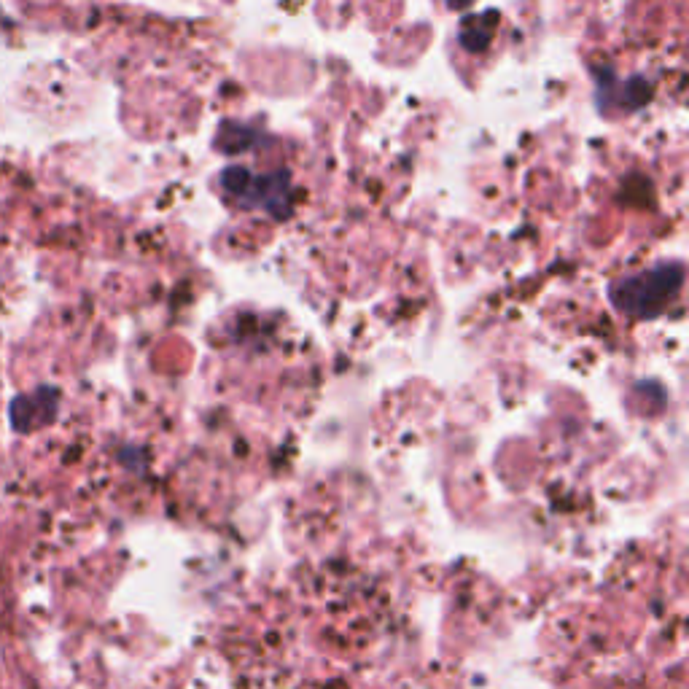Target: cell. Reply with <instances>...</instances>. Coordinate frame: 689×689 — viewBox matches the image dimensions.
I'll return each mask as SVG.
<instances>
[{
  "mask_svg": "<svg viewBox=\"0 0 689 689\" xmlns=\"http://www.w3.org/2000/svg\"><path fill=\"white\" fill-rule=\"evenodd\" d=\"M681 286H684V264L665 262L638 275L614 280L609 297L614 307L630 318H657L679 297Z\"/></svg>",
  "mask_w": 689,
  "mask_h": 689,
  "instance_id": "1",
  "label": "cell"
},
{
  "mask_svg": "<svg viewBox=\"0 0 689 689\" xmlns=\"http://www.w3.org/2000/svg\"><path fill=\"white\" fill-rule=\"evenodd\" d=\"M219 186L240 208L264 210L272 219H288L294 210V186L286 170L253 173L248 167L232 165L221 173Z\"/></svg>",
  "mask_w": 689,
  "mask_h": 689,
  "instance_id": "2",
  "label": "cell"
},
{
  "mask_svg": "<svg viewBox=\"0 0 689 689\" xmlns=\"http://www.w3.org/2000/svg\"><path fill=\"white\" fill-rule=\"evenodd\" d=\"M498 25V11L488 9L482 14H471L461 22V44L463 49L469 52H485L488 44L493 41V33H496Z\"/></svg>",
  "mask_w": 689,
  "mask_h": 689,
  "instance_id": "3",
  "label": "cell"
},
{
  "mask_svg": "<svg viewBox=\"0 0 689 689\" xmlns=\"http://www.w3.org/2000/svg\"><path fill=\"white\" fill-rule=\"evenodd\" d=\"M447 3H450L453 9L463 11V9H469V6H471V3H474V0H447Z\"/></svg>",
  "mask_w": 689,
  "mask_h": 689,
  "instance_id": "4",
  "label": "cell"
}]
</instances>
